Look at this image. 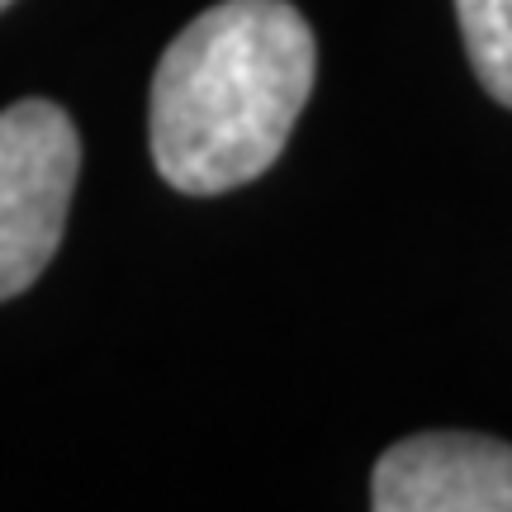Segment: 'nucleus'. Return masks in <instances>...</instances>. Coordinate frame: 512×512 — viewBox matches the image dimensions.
Instances as JSON below:
<instances>
[{
    "label": "nucleus",
    "mask_w": 512,
    "mask_h": 512,
    "mask_svg": "<svg viewBox=\"0 0 512 512\" xmlns=\"http://www.w3.org/2000/svg\"><path fill=\"white\" fill-rule=\"evenodd\" d=\"M5 5H10V0H0V10H5Z\"/></svg>",
    "instance_id": "obj_5"
},
{
    "label": "nucleus",
    "mask_w": 512,
    "mask_h": 512,
    "mask_svg": "<svg viewBox=\"0 0 512 512\" xmlns=\"http://www.w3.org/2000/svg\"><path fill=\"white\" fill-rule=\"evenodd\" d=\"M456 15L475 76L512 110V0H456Z\"/></svg>",
    "instance_id": "obj_4"
},
{
    "label": "nucleus",
    "mask_w": 512,
    "mask_h": 512,
    "mask_svg": "<svg viewBox=\"0 0 512 512\" xmlns=\"http://www.w3.org/2000/svg\"><path fill=\"white\" fill-rule=\"evenodd\" d=\"M380 512H512V446L475 432H422L389 446L370 479Z\"/></svg>",
    "instance_id": "obj_3"
},
{
    "label": "nucleus",
    "mask_w": 512,
    "mask_h": 512,
    "mask_svg": "<svg viewBox=\"0 0 512 512\" xmlns=\"http://www.w3.org/2000/svg\"><path fill=\"white\" fill-rule=\"evenodd\" d=\"M313 29L290 0H223L171 38L147 100L152 162L185 195L256 181L313 91Z\"/></svg>",
    "instance_id": "obj_1"
},
{
    "label": "nucleus",
    "mask_w": 512,
    "mask_h": 512,
    "mask_svg": "<svg viewBox=\"0 0 512 512\" xmlns=\"http://www.w3.org/2000/svg\"><path fill=\"white\" fill-rule=\"evenodd\" d=\"M81 138L48 100H24L0 114V299L34 285L62 247L72 209Z\"/></svg>",
    "instance_id": "obj_2"
}]
</instances>
